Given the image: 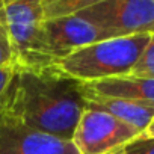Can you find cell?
I'll use <instances>...</instances> for the list:
<instances>
[{
  "label": "cell",
  "instance_id": "cell-8",
  "mask_svg": "<svg viewBox=\"0 0 154 154\" xmlns=\"http://www.w3.org/2000/svg\"><path fill=\"white\" fill-rule=\"evenodd\" d=\"M83 86H85V92L92 95L154 104L152 79H143V77H134L131 74H127V75L110 77V79H104L92 83H83Z\"/></svg>",
  "mask_w": 154,
  "mask_h": 154
},
{
  "label": "cell",
  "instance_id": "cell-10",
  "mask_svg": "<svg viewBox=\"0 0 154 154\" xmlns=\"http://www.w3.org/2000/svg\"><path fill=\"white\" fill-rule=\"evenodd\" d=\"M94 2L95 0H41L42 15L45 21L75 15L89 8Z\"/></svg>",
  "mask_w": 154,
  "mask_h": 154
},
{
  "label": "cell",
  "instance_id": "cell-6",
  "mask_svg": "<svg viewBox=\"0 0 154 154\" xmlns=\"http://www.w3.org/2000/svg\"><path fill=\"white\" fill-rule=\"evenodd\" d=\"M0 154H79L72 140L33 130L0 112Z\"/></svg>",
  "mask_w": 154,
  "mask_h": 154
},
{
  "label": "cell",
  "instance_id": "cell-11",
  "mask_svg": "<svg viewBox=\"0 0 154 154\" xmlns=\"http://www.w3.org/2000/svg\"><path fill=\"white\" fill-rule=\"evenodd\" d=\"M134 77H143V79H152L154 80V33L149 35V39L142 50L137 62L130 71Z\"/></svg>",
  "mask_w": 154,
  "mask_h": 154
},
{
  "label": "cell",
  "instance_id": "cell-13",
  "mask_svg": "<svg viewBox=\"0 0 154 154\" xmlns=\"http://www.w3.org/2000/svg\"><path fill=\"white\" fill-rule=\"evenodd\" d=\"M109 154H154V137L137 136L131 142L116 148Z\"/></svg>",
  "mask_w": 154,
  "mask_h": 154
},
{
  "label": "cell",
  "instance_id": "cell-14",
  "mask_svg": "<svg viewBox=\"0 0 154 154\" xmlns=\"http://www.w3.org/2000/svg\"><path fill=\"white\" fill-rule=\"evenodd\" d=\"M14 68L15 63L11 65H5V66H0V103H2V98L8 89V85L12 79V74H14Z\"/></svg>",
  "mask_w": 154,
  "mask_h": 154
},
{
  "label": "cell",
  "instance_id": "cell-7",
  "mask_svg": "<svg viewBox=\"0 0 154 154\" xmlns=\"http://www.w3.org/2000/svg\"><path fill=\"white\" fill-rule=\"evenodd\" d=\"M44 30L48 42L50 53L56 63L69 56L72 51L88 47L91 44L110 39L100 27L80 18L79 15H69L44 21Z\"/></svg>",
  "mask_w": 154,
  "mask_h": 154
},
{
  "label": "cell",
  "instance_id": "cell-9",
  "mask_svg": "<svg viewBox=\"0 0 154 154\" xmlns=\"http://www.w3.org/2000/svg\"><path fill=\"white\" fill-rule=\"evenodd\" d=\"M85 94H86V107L106 112L113 118L134 127L136 130L140 131V134L145 131V128L149 125V122L154 118V104L118 100V98H106L88 92Z\"/></svg>",
  "mask_w": 154,
  "mask_h": 154
},
{
  "label": "cell",
  "instance_id": "cell-2",
  "mask_svg": "<svg viewBox=\"0 0 154 154\" xmlns=\"http://www.w3.org/2000/svg\"><path fill=\"white\" fill-rule=\"evenodd\" d=\"M149 35L110 38L72 51L57 66L82 83L130 74L145 48Z\"/></svg>",
  "mask_w": 154,
  "mask_h": 154
},
{
  "label": "cell",
  "instance_id": "cell-5",
  "mask_svg": "<svg viewBox=\"0 0 154 154\" xmlns=\"http://www.w3.org/2000/svg\"><path fill=\"white\" fill-rule=\"evenodd\" d=\"M139 134V130L112 115L86 107L71 140L79 154H109Z\"/></svg>",
  "mask_w": 154,
  "mask_h": 154
},
{
  "label": "cell",
  "instance_id": "cell-1",
  "mask_svg": "<svg viewBox=\"0 0 154 154\" xmlns=\"http://www.w3.org/2000/svg\"><path fill=\"white\" fill-rule=\"evenodd\" d=\"M86 94L82 82L57 65L26 68L15 65L0 103V112L45 134L71 140L83 110Z\"/></svg>",
  "mask_w": 154,
  "mask_h": 154
},
{
  "label": "cell",
  "instance_id": "cell-12",
  "mask_svg": "<svg viewBox=\"0 0 154 154\" xmlns=\"http://www.w3.org/2000/svg\"><path fill=\"white\" fill-rule=\"evenodd\" d=\"M15 63L14 50L11 45V39L6 29L5 20V9H3V0H0V66Z\"/></svg>",
  "mask_w": 154,
  "mask_h": 154
},
{
  "label": "cell",
  "instance_id": "cell-15",
  "mask_svg": "<svg viewBox=\"0 0 154 154\" xmlns=\"http://www.w3.org/2000/svg\"><path fill=\"white\" fill-rule=\"evenodd\" d=\"M140 136H143V137H154V118H152V121L149 122V125L145 128V131Z\"/></svg>",
  "mask_w": 154,
  "mask_h": 154
},
{
  "label": "cell",
  "instance_id": "cell-4",
  "mask_svg": "<svg viewBox=\"0 0 154 154\" xmlns=\"http://www.w3.org/2000/svg\"><path fill=\"white\" fill-rule=\"evenodd\" d=\"M75 15L100 27L109 38L154 33V0H95Z\"/></svg>",
  "mask_w": 154,
  "mask_h": 154
},
{
  "label": "cell",
  "instance_id": "cell-3",
  "mask_svg": "<svg viewBox=\"0 0 154 154\" xmlns=\"http://www.w3.org/2000/svg\"><path fill=\"white\" fill-rule=\"evenodd\" d=\"M3 9L15 65L26 68L57 65L48 48L41 0H3Z\"/></svg>",
  "mask_w": 154,
  "mask_h": 154
}]
</instances>
